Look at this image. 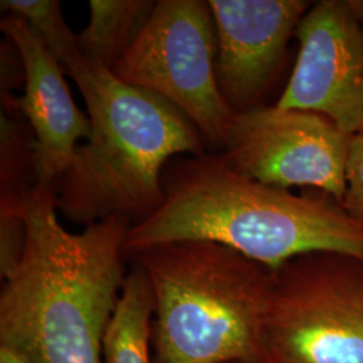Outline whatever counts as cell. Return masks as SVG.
Wrapping results in <instances>:
<instances>
[{
	"label": "cell",
	"mask_w": 363,
	"mask_h": 363,
	"mask_svg": "<svg viewBox=\"0 0 363 363\" xmlns=\"http://www.w3.org/2000/svg\"><path fill=\"white\" fill-rule=\"evenodd\" d=\"M25 72V94L18 100L34 138V186L52 187L65 172L79 140L91 135V120L78 109L58 60L13 13L0 21Z\"/></svg>",
	"instance_id": "10"
},
{
	"label": "cell",
	"mask_w": 363,
	"mask_h": 363,
	"mask_svg": "<svg viewBox=\"0 0 363 363\" xmlns=\"http://www.w3.org/2000/svg\"><path fill=\"white\" fill-rule=\"evenodd\" d=\"M154 310L148 277L133 261L105 333L103 363H155L151 354Z\"/></svg>",
	"instance_id": "11"
},
{
	"label": "cell",
	"mask_w": 363,
	"mask_h": 363,
	"mask_svg": "<svg viewBox=\"0 0 363 363\" xmlns=\"http://www.w3.org/2000/svg\"><path fill=\"white\" fill-rule=\"evenodd\" d=\"M163 193L160 208L130 226L127 256L171 242L211 241L273 271L313 252L363 259V223L333 198L249 179L220 155L172 159L163 172Z\"/></svg>",
	"instance_id": "2"
},
{
	"label": "cell",
	"mask_w": 363,
	"mask_h": 363,
	"mask_svg": "<svg viewBox=\"0 0 363 363\" xmlns=\"http://www.w3.org/2000/svg\"><path fill=\"white\" fill-rule=\"evenodd\" d=\"M0 363H30L26 358L13 347L0 343Z\"/></svg>",
	"instance_id": "15"
},
{
	"label": "cell",
	"mask_w": 363,
	"mask_h": 363,
	"mask_svg": "<svg viewBox=\"0 0 363 363\" xmlns=\"http://www.w3.org/2000/svg\"><path fill=\"white\" fill-rule=\"evenodd\" d=\"M0 4L26 22L64 70L79 57L78 35L66 25L58 0H3Z\"/></svg>",
	"instance_id": "13"
},
{
	"label": "cell",
	"mask_w": 363,
	"mask_h": 363,
	"mask_svg": "<svg viewBox=\"0 0 363 363\" xmlns=\"http://www.w3.org/2000/svg\"><path fill=\"white\" fill-rule=\"evenodd\" d=\"M351 139L319 113L259 105L234 115L218 155L249 179L307 186L342 206Z\"/></svg>",
	"instance_id": "7"
},
{
	"label": "cell",
	"mask_w": 363,
	"mask_h": 363,
	"mask_svg": "<svg viewBox=\"0 0 363 363\" xmlns=\"http://www.w3.org/2000/svg\"><path fill=\"white\" fill-rule=\"evenodd\" d=\"M342 208L354 220L363 223V135L351 139Z\"/></svg>",
	"instance_id": "14"
},
{
	"label": "cell",
	"mask_w": 363,
	"mask_h": 363,
	"mask_svg": "<svg viewBox=\"0 0 363 363\" xmlns=\"http://www.w3.org/2000/svg\"><path fill=\"white\" fill-rule=\"evenodd\" d=\"M154 0H91L89 23L78 34V52L112 70L142 34Z\"/></svg>",
	"instance_id": "12"
},
{
	"label": "cell",
	"mask_w": 363,
	"mask_h": 363,
	"mask_svg": "<svg viewBox=\"0 0 363 363\" xmlns=\"http://www.w3.org/2000/svg\"><path fill=\"white\" fill-rule=\"evenodd\" d=\"M262 363H363V259L313 252L274 271Z\"/></svg>",
	"instance_id": "5"
},
{
	"label": "cell",
	"mask_w": 363,
	"mask_h": 363,
	"mask_svg": "<svg viewBox=\"0 0 363 363\" xmlns=\"http://www.w3.org/2000/svg\"><path fill=\"white\" fill-rule=\"evenodd\" d=\"M217 52L208 1L157 0L142 34L111 72L175 105L206 145L222 151L235 113L218 88Z\"/></svg>",
	"instance_id": "6"
},
{
	"label": "cell",
	"mask_w": 363,
	"mask_h": 363,
	"mask_svg": "<svg viewBox=\"0 0 363 363\" xmlns=\"http://www.w3.org/2000/svg\"><path fill=\"white\" fill-rule=\"evenodd\" d=\"M132 257L154 294L155 363H262L273 269L211 241L171 242Z\"/></svg>",
	"instance_id": "4"
},
{
	"label": "cell",
	"mask_w": 363,
	"mask_h": 363,
	"mask_svg": "<svg viewBox=\"0 0 363 363\" xmlns=\"http://www.w3.org/2000/svg\"><path fill=\"white\" fill-rule=\"evenodd\" d=\"M352 18L363 31V0H346Z\"/></svg>",
	"instance_id": "16"
},
{
	"label": "cell",
	"mask_w": 363,
	"mask_h": 363,
	"mask_svg": "<svg viewBox=\"0 0 363 363\" xmlns=\"http://www.w3.org/2000/svg\"><path fill=\"white\" fill-rule=\"evenodd\" d=\"M15 210L25 247L1 286L0 343L30 363H103L132 223L109 217L70 233L58 220L54 187L27 189Z\"/></svg>",
	"instance_id": "1"
},
{
	"label": "cell",
	"mask_w": 363,
	"mask_h": 363,
	"mask_svg": "<svg viewBox=\"0 0 363 363\" xmlns=\"http://www.w3.org/2000/svg\"><path fill=\"white\" fill-rule=\"evenodd\" d=\"M218 52L220 94L234 113L259 106L312 6L306 0H208Z\"/></svg>",
	"instance_id": "9"
},
{
	"label": "cell",
	"mask_w": 363,
	"mask_h": 363,
	"mask_svg": "<svg viewBox=\"0 0 363 363\" xmlns=\"http://www.w3.org/2000/svg\"><path fill=\"white\" fill-rule=\"evenodd\" d=\"M295 37L296 64L276 106L315 112L349 136L363 135V31L346 0L312 3Z\"/></svg>",
	"instance_id": "8"
},
{
	"label": "cell",
	"mask_w": 363,
	"mask_h": 363,
	"mask_svg": "<svg viewBox=\"0 0 363 363\" xmlns=\"http://www.w3.org/2000/svg\"><path fill=\"white\" fill-rule=\"evenodd\" d=\"M65 73L85 100L91 135L52 186L58 211L84 226L109 217L132 225L148 218L164 199L166 166L178 156L203 155V138L166 99L81 54Z\"/></svg>",
	"instance_id": "3"
}]
</instances>
